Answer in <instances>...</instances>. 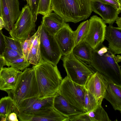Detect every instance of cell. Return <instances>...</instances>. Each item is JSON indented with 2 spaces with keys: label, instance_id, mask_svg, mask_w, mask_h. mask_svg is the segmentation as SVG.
I'll list each match as a JSON object with an SVG mask.
<instances>
[{
  "label": "cell",
  "instance_id": "obj_8",
  "mask_svg": "<svg viewBox=\"0 0 121 121\" xmlns=\"http://www.w3.org/2000/svg\"><path fill=\"white\" fill-rule=\"evenodd\" d=\"M85 91L84 86L73 82L67 76L63 79L58 91L71 105L85 111Z\"/></svg>",
  "mask_w": 121,
  "mask_h": 121
},
{
  "label": "cell",
  "instance_id": "obj_41",
  "mask_svg": "<svg viewBox=\"0 0 121 121\" xmlns=\"http://www.w3.org/2000/svg\"><path fill=\"white\" fill-rule=\"evenodd\" d=\"M121 3V0H118Z\"/></svg>",
  "mask_w": 121,
  "mask_h": 121
},
{
  "label": "cell",
  "instance_id": "obj_40",
  "mask_svg": "<svg viewBox=\"0 0 121 121\" xmlns=\"http://www.w3.org/2000/svg\"><path fill=\"white\" fill-rule=\"evenodd\" d=\"M26 1L27 4L29 6L30 4V0H26Z\"/></svg>",
  "mask_w": 121,
  "mask_h": 121
},
{
  "label": "cell",
  "instance_id": "obj_42",
  "mask_svg": "<svg viewBox=\"0 0 121 121\" xmlns=\"http://www.w3.org/2000/svg\"></svg>",
  "mask_w": 121,
  "mask_h": 121
},
{
  "label": "cell",
  "instance_id": "obj_4",
  "mask_svg": "<svg viewBox=\"0 0 121 121\" xmlns=\"http://www.w3.org/2000/svg\"><path fill=\"white\" fill-rule=\"evenodd\" d=\"M6 92L13 101V112L17 114L19 105L23 100L38 97V87L33 68H27L24 70L20 75L14 89Z\"/></svg>",
  "mask_w": 121,
  "mask_h": 121
},
{
  "label": "cell",
  "instance_id": "obj_37",
  "mask_svg": "<svg viewBox=\"0 0 121 121\" xmlns=\"http://www.w3.org/2000/svg\"><path fill=\"white\" fill-rule=\"evenodd\" d=\"M5 26V24L2 17L0 16V30H1Z\"/></svg>",
  "mask_w": 121,
  "mask_h": 121
},
{
  "label": "cell",
  "instance_id": "obj_30",
  "mask_svg": "<svg viewBox=\"0 0 121 121\" xmlns=\"http://www.w3.org/2000/svg\"><path fill=\"white\" fill-rule=\"evenodd\" d=\"M51 0H40L37 14L43 16L52 12Z\"/></svg>",
  "mask_w": 121,
  "mask_h": 121
},
{
  "label": "cell",
  "instance_id": "obj_34",
  "mask_svg": "<svg viewBox=\"0 0 121 121\" xmlns=\"http://www.w3.org/2000/svg\"><path fill=\"white\" fill-rule=\"evenodd\" d=\"M3 35L1 30H0V53L1 55L4 52L6 47Z\"/></svg>",
  "mask_w": 121,
  "mask_h": 121
},
{
  "label": "cell",
  "instance_id": "obj_2",
  "mask_svg": "<svg viewBox=\"0 0 121 121\" xmlns=\"http://www.w3.org/2000/svg\"><path fill=\"white\" fill-rule=\"evenodd\" d=\"M32 67L34 69L39 91V98L55 95L58 91L62 78L57 66L41 60Z\"/></svg>",
  "mask_w": 121,
  "mask_h": 121
},
{
  "label": "cell",
  "instance_id": "obj_33",
  "mask_svg": "<svg viewBox=\"0 0 121 121\" xmlns=\"http://www.w3.org/2000/svg\"><path fill=\"white\" fill-rule=\"evenodd\" d=\"M40 0H30L29 6L31 12L34 16L35 22L37 19V11L38 8Z\"/></svg>",
  "mask_w": 121,
  "mask_h": 121
},
{
  "label": "cell",
  "instance_id": "obj_15",
  "mask_svg": "<svg viewBox=\"0 0 121 121\" xmlns=\"http://www.w3.org/2000/svg\"><path fill=\"white\" fill-rule=\"evenodd\" d=\"M22 72L11 66L3 67L0 71V90L6 92L13 89Z\"/></svg>",
  "mask_w": 121,
  "mask_h": 121
},
{
  "label": "cell",
  "instance_id": "obj_14",
  "mask_svg": "<svg viewBox=\"0 0 121 121\" xmlns=\"http://www.w3.org/2000/svg\"><path fill=\"white\" fill-rule=\"evenodd\" d=\"M108 85L107 81L98 72H95L89 78L84 87L101 104Z\"/></svg>",
  "mask_w": 121,
  "mask_h": 121
},
{
  "label": "cell",
  "instance_id": "obj_17",
  "mask_svg": "<svg viewBox=\"0 0 121 121\" xmlns=\"http://www.w3.org/2000/svg\"><path fill=\"white\" fill-rule=\"evenodd\" d=\"M53 107L61 114L68 117L69 119L85 112L70 104L58 91L54 98Z\"/></svg>",
  "mask_w": 121,
  "mask_h": 121
},
{
  "label": "cell",
  "instance_id": "obj_21",
  "mask_svg": "<svg viewBox=\"0 0 121 121\" xmlns=\"http://www.w3.org/2000/svg\"><path fill=\"white\" fill-rule=\"evenodd\" d=\"M40 26L38 27L35 33V37L33 40L27 60L30 64L36 65L41 59L40 49Z\"/></svg>",
  "mask_w": 121,
  "mask_h": 121
},
{
  "label": "cell",
  "instance_id": "obj_20",
  "mask_svg": "<svg viewBox=\"0 0 121 121\" xmlns=\"http://www.w3.org/2000/svg\"><path fill=\"white\" fill-rule=\"evenodd\" d=\"M42 22L47 30L54 35L63 27L66 22L54 12L44 16Z\"/></svg>",
  "mask_w": 121,
  "mask_h": 121
},
{
  "label": "cell",
  "instance_id": "obj_25",
  "mask_svg": "<svg viewBox=\"0 0 121 121\" xmlns=\"http://www.w3.org/2000/svg\"><path fill=\"white\" fill-rule=\"evenodd\" d=\"M13 103L12 99L9 96H5L0 99V117H5L8 121L9 115L13 112Z\"/></svg>",
  "mask_w": 121,
  "mask_h": 121
},
{
  "label": "cell",
  "instance_id": "obj_13",
  "mask_svg": "<svg viewBox=\"0 0 121 121\" xmlns=\"http://www.w3.org/2000/svg\"><path fill=\"white\" fill-rule=\"evenodd\" d=\"M54 36L62 56L67 55L72 52L74 47L73 31L69 24L65 22Z\"/></svg>",
  "mask_w": 121,
  "mask_h": 121
},
{
  "label": "cell",
  "instance_id": "obj_32",
  "mask_svg": "<svg viewBox=\"0 0 121 121\" xmlns=\"http://www.w3.org/2000/svg\"><path fill=\"white\" fill-rule=\"evenodd\" d=\"M97 1L109 4L117 10L120 13L121 11V3L118 0H91Z\"/></svg>",
  "mask_w": 121,
  "mask_h": 121
},
{
  "label": "cell",
  "instance_id": "obj_28",
  "mask_svg": "<svg viewBox=\"0 0 121 121\" xmlns=\"http://www.w3.org/2000/svg\"><path fill=\"white\" fill-rule=\"evenodd\" d=\"M5 47L23 54L22 42L3 35Z\"/></svg>",
  "mask_w": 121,
  "mask_h": 121
},
{
  "label": "cell",
  "instance_id": "obj_27",
  "mask_svg": "<svg viewBox=\"0 0 121 121\" xmlns=\"http://www.w3.org/2000/svg\"><path fill=\"white\" fill-rule=\"evenodd\" d=\"M5 64L8 67H13L21 71L27 68L30 64L24 56L17 58Z\"/></svg>",
  "mask_w": 121,
  "mask_h": 121
},
{
  "label": "cell",
  "instance_id": "obj_10",
  "mask_svg": "<svg viewBox=\"0 0 121 121\" xmlns=\"http://www.w3.org/2000/svg\"><path fill=\"white\" fill-rule=\"evenodd\" d=\"M21 121H69V118L58 112L53 107L29 114L18 113Z\"/></svg>",
  "mask_w": 121,
  "mask_h": 121
},
{
  "label": "cell",
  "instance_id": "obj_36",
  "mask_svg": "<svg viewBox=\"0 0 121 121\" xmlns=\"http://www.w3.org/2000/svg\"><path fill=\"white\" fill-rule=\"evenodd\" d=\"M5 65H6L5 61L2 55L0 54V71L4 66Z\"/></svg>",
  "mask_w": 121,
  "mask_h": 121
},
{
  "label": "cell",
  "instance_id": "obj_24",
  "mask_svg": "<svg viewBox=\"0 0 121 121\" xmlns=\"http://www.w3.org/2000/svg\"><path fill=\"white\" fill-rule=\"evenodd\" d=\"M89 25V21L87 20L81 23L76 30L73 31L74 47L84 40L87 33Z\"/></svg>",
  "mask_w": 121,
  "mask_h": 121
},
{
  "label": "cell",
  "instance_id": "obj_31",
  "mask_svg": "<svg viewBox=\"0 0 121 121\" xmlns=\"http://www.w3.org/2000/svg\"><path fill=\"white\" fill-rule=\"evenodd\" d=\"M35 36V33L32 36L26 39L22 42L23 55L24 58L27 60L28 56Z\"/></svg>",
  "mask_w": 121,
  "mask_h": 121
},
{
  "label": "cell",
  "instance_id": "obj_5",
  "mask_svg": "<svg viewBox=\"0 0 121 121\" xmlns=\"http://www.w3.org/2000/svg\"><path fill=\"white\" fill-rule=\"evenodd\" d=\"M64 56L62 59L63 66L67 76L73 82L84 86L95 72L89 65L76 57L72 52Z\"/></svg>",
  "mask_w": 121,
  "mask_h": 121
},
{
  "label": "cell",
  "instance_id": "obj_1",
  "mask_svg": "<svg viewBox=\"0 0 121 121\" xmlns=\"http://www.w3.org/2000/svg\"><path fill=\"white\" fill-rule=\"evenodd\" d=\"M92 60L89 66L107 81L121 86V56L114 54L103 44L92 50Z\"/></svg>",
  "mask_w": 121,
  "mask_h": 121
},
{
  "label": "cell",
  "instance_id": "obj_16",
  "mask_svg": "<svg viewBox=\"0 0 121 121\" xmlns=\"http://www.w3.org/2000/svg\"><path fill=\"white\" fill-rule=\"evenodd\" d=\"M92 11L100 15L106 24L112 25L119 14L111 6L97 1H91Z\"/></svg>",
  "mask_w": 121,
  "mask_h": 121
},
{
  "label": "cell",
  "instance_id": "obj_29",
  "mask_svg": "<svg viewBox=\"0 0 121 121\" xmlns=\"http://www.w3.org/2000/svg\"><path fill=\"white\" fill-rule=\"evenodd\" d=\"M1 55L5 63L11 62L17 58L23 56L22 54L6 47Z\"/></svg>",
  "mask_w": 121,
  "mask_h": 121
},
{
  "label": "cell",
  "instance_id": "obj_26",
  "mask_svg": "<svg viewBox=\"0 0 121 121\" xmlns=\"http://www.w3.org/2000/svg\"><path fill=\"white\" fill-rule=\"evenodd\" d=\"M99 103L95 97L85 89L84 99V109L85 112L92 110L99 105Z\"/></svg>",
  "mask_w": 121,
  "mask_h": 121
},
{
  "label": "cell",
  "instance_id": "obj_9",
  "mask_svg": "<svg viewBox=\"0 0 121 121\" xmlns=\"http://www.w3.org/2000/svg\"><path fill=\"white\" fill-rule=\"evenodd\" d=\"M89 21L88 29L84 41L95 50L104 40L107 26L103 20L96 15L91 17Z\"/></svg>",
  "mask_w": 121,
  "mask_h": 121
},
{
  "label": "cell",
  "instance_id": "obj_3",
  "mask_svg": "<svg viewBox=\"0 0 121 121\" xmlns=\"http://www.w3.org/2000/svg\"><path fill=\"white\" fill-rule=\"evenodd\" d=\"M52 11L65 22L85 20L92 12L91 0H51Z\"/></svg>",
  "mask_w": 121,
  "mask_h": 121
},
{
  "label": "cell",
  "instance_id": "obj_11",
  "mask_svg": "<svg viewBox=\"0 0 121 121\" xmlns=\"http://www.w3.org/2000/svg\"><path fill=\"white\" fill-rule=\"evenodd\" d=\"M55 95L44 98L34 97L25 99L19 105L17 113L29 114L53 107L54 99Z\"/></svg>",
  "mask_w": 121,
  "mask_h": 121
},
{
  "label": "cell",
  "instance_id": "obj_18",
  "mask_svg": "<svg viewBox=\"0 0 121 121\" xmlns=\"http://www.w3.org/2000/svg\"><path fill=\"white\" fill-rule=\"evenodd\" d=\"M105 39L108 42L109 49L114 55L121 53V28L109 25L107 26Z\"/></svg>",
  "mask_w": 121,
  "mask_h": 121
},
{
  "label": "cell",
  "instance_id": "obj_39",
  "mask_svg": "<svg viewBox=\"0 0 121 121\" xmlns=\"http://www.w3.org/2000/svg\"><path fill=\"white\" fill-rule=\"evenodd\" d=\"M0 16L2 17L1 11V0H0Z\"/></svg>",
  "mask_w": 121,
  "mask_h": 121
},
{
  "label": "cell",
  "instance_id": "obj_6",
  "mask_svg": "<svg viewBox=\"0 0 121 121\" xmlns=\"http://www.w3.org/2000/svg\"><path fill=\"white\" fill-rule=\"evenodd\" d=\"M40 26V49L41 59L57 66L62 55L54 35L47 30L42 22Z\"/></svg>",
  "mask_w": 121,
  "mask_h": 121
},
{
  "label": "cell",
  "instance_id": "obj_19",
  "mask_svg": "<svg viewBox=\"0 0 121 121\" xmlns=\"http://www.w3.org/2000/svg\"><path fill=\"white\" fill-rule=\"evenodd\" d=\"M107 82L108 85L104 98L110 103L115 110L121 112V86Z\"/></svg>",
  "mask_w": 121,
  "mask_h": 121
},
{
  "label": "cell",
  "instance_id": "obj_23",
  "mask_svg": "<svg viewBox=\"0 0 121 121\" xmlns=\"http://www.w3.org/2000/svg\"><path fill=\"white\" fill-rule=\"evenodd\" d=\"M81 117L82 121H111L101 104L92 110L82 113Z\"/></svg>",
  "mask_w": 121,
  "mask_h": 121
},
{
  "label": "cell",
  "instance_id": "obj_12",
  "mask_svg": "<svg viewBox=\"0 0 121 121\" xmlns=\"http://www.w3.org/2000/svg\"><path fill=\"white\" fill-rule=\"evenodd\" d=\"M18 0H1L2 17L4 28L9 32L19 17L21 11Z\"/></svg>",
  "mask_w": 121,
  "mask_h": 121
},
{
  "label": "cell",
  "instance_id": "obj_38",
  "mask_svg": "<svg viewBox=\"0 0 121 121\" xmlns=\"http://www.w3.org/2000/svg\"><path fill=\"white\" fill-rule=\"evenodd\" d=\"M115 21L116 23L117 24L118 27L121 28V17H118Z\"/></svg>",
  "mask_w": 121,
  "mask_h": 121
},
{
  "label": "cell",
  "instance_id": "obj_22",
  "mask_svg": "<svg viewBox=\"0 0 121 121\" xmlns=\"http://www.w3.org/2000/svg\"><path fill=\"white\" fill-rule=\"evenodd\" d=\"M92 50L91 48L83 40L75 46L72 52L74 56L78 59L89 64L92 61Z\"/></svg>",
  "mask_w": 121,
  "mask_h": 121
},
{
  "label": "cell",
  "instance_id": "obj_35",
  "mask_svg": "<svg viewBox=\"0 0 121 121\" xmlns=\"http://www.w3.org/2000/svg\"><path fill=\"white\" fill-rule=\"evenodd\" d=\"M8 121H18L17 114L14 112L11 113L8 117Z\"/></svg>",
  "mask_w": 121,
  "mask_h": 121
},
{
  "label": "cell",
  "instance_id": "obj_7",
  "mask_svg": "<svg viewBox=\"0 0 121 121\" xmlns=\"http://www.w3.org/2000/svg\"><path fill=\"white\" fill-rule=\"evenodd\" d=\"M35 22L30 7L27 4L22 8L9 34L14 39L22 42L29 37L31 33L35 30Z\"/></svg>",
  "mask_w": 121,
  "mask_h": 121
}]
</instances>
